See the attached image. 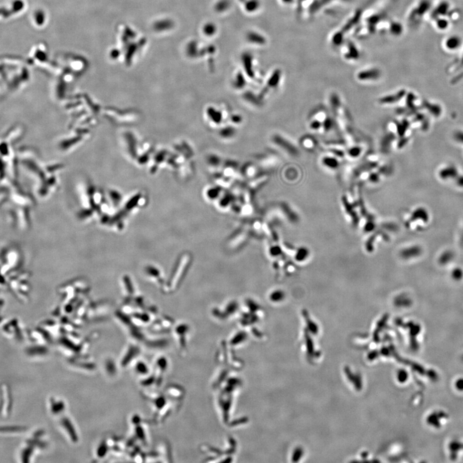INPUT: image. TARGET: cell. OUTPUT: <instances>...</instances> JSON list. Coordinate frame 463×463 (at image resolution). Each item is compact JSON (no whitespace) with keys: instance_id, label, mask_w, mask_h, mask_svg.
Instances as JSON below:
<instances>
[{"instance_id":"1","label":"cell","mask_w":463,"mask_h":463,"mask_svg":"<svg viewBox=\"0 0 463 463\" xmlns=\"http://www.w3.org/2000/svg\"><path fill=\"white\" fill-rule=\"evenodd\" d=\"M323 162L325 165L328 166L329 167L335 168L338 165V161L334 158H325L323 160Z\"/></svg>"},{"instance_id":"2","label":"cell","mask_w":463,"mask_h":463,"mask_svg":"<svg viewBox=\"0 0 463 463\" xmlns=\"http://www.w3.org/2000/svg\"><path fill=\"white\" fill-rule=\"evenodd\" d=\"M319 124L318 123H313V124H312V125H313V128H314V129H315V128H318L319 126H320V125H319Z\"/></svg>"}]
</instances>
